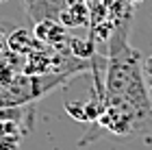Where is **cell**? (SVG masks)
I'll return each mask as SVG.
<instances>
[{
	"mask_svg": "<svg viewBox=\"0 0 152 150\" xmlns=\"http://www.w3.org/2000/svg\"><path fill=\"white\" fill-rule=\"evenodd\" d=\"M128 26L124 24L111 37L107 59V85H104V102H120L137 113L152 118L150 94L143 80L141 52L128 44Z\"/></svg>",
	"mask_w": 152,
	"mask_h": 150,
	"instance_id": "1",
	"label": "cell"
},
{
	"mask_svg": "<svg viewBox=\"0 0 152 150\" xmlns=\"http://www.w3.org/2000/svg\"><path fill=\"white\" fill-rule=\"evenodd\" d=\"M143 74L148 76V85L152 87V57H148L146 63H143Z\"/></svg>",
	"mask_w": 152,
	"mask_h": 150,
	"instance_id": "7",
	"label": "cell"
},
{
	"mask_svg": "<svg viewBox=\"0 0 152 150\" xmlns=\"http://www.w3.org/2000/svg\"><path fill=\"white\" fill-rule=\"evenodd\" d=\"M67 46H70V52L74 57H89V50H91V46L87 42H80V39H67Z\"/></svg>",
	"mask_w": 152,
	"mask_h": 150,
	"instance_id": "5",
	"label": "cell"
},
{
	"mask_svg": "<svg viewBox=\"0 0 152 150\" xmlns=\"http://www.w3.org/2000/svg\"><path fill=\"white\" fill-rule=\"evenodd\" d=\"M0 150H20V135L0 133Z\"/></svg>",
	"mask_w": 152,
	"mask_h": 150,
	"instance_id": "6",
	"label": "cell"
},
{
	"mask_svg": "<svg viewBox=\"0 0 152 150\" xmlns=\"http://www.w3.org/2000/svg\"><path fill=\"white\" fill-rule=\"evenodd\" d=\"M35 44H37L35 35H33L31 31H26V29H15V31H11L9 35H7V50L18 54V57H26V54L33 50Z\"/></svg>",
	"mask_w": 152,
	"mask_h": 150,
	"instance_id": "4",
	"label": "cell"
},
{
	"mask_svg": "<svg viewBox=\"0 0 152 150\" xmlns=\"http://www.w3.org/2000/svg\"><path fill=\"white\" fill-rule=\"evenodd\" d=\"M133 2H137V0H133Z\"/></svg>",
	"mask_w": 152,
	"mask_h": 150,
	"instance_id": "10",
	"label": "cell"
},
{
	"mask_svg": "<svg viewBox=\"0 0 152 150\" xmlns=\"http://www.w3.org/2000/svg\"><path fill=\"white\" fill-rule=\"evenodd\" d=\"M0 2H7V0H0Z\"/></svg>",
	"mask_w": 152,
	"mask_h": 150,
	"instance_id": "9",
	"label": "cell"
},
{
	"mask_svg": "<svg viewBox=\"0 0 152 150\" xmlns=\"http://www.w3.org/2000/svg\"><path fill=\"white\" fill-rule=\"evenodd\" d=\"M59 22L65 29H78V26H87L89 22V9L83 0H72L70 4H65L59 13Z\"/></svg>",
	"mask_w": 152,
	"mask_h": 150,
	"instance_id": "3",
	"label": "cell"
},
{
	"mask_svg": "<svg viewBox=\"0 0 152 150\" xmlns=\"http://www.w3.org/2000/svg\"><path fill=\"white\" fill-rule=\"evenodd\" d=\"M150 22H152V18H150Z\"/></svg>",
	"mask_w": 152,
	"mask_h": 150,
	"instance_id": "11",
	"label": "cell"
},
{
	"mask_svg": "<svg viewBox=\"0 0 152 150\" xmlns=\"http://www.w3.org/2000/svg\"><path fill=\"white\" fill-rule=\"evenodd\" d=\"M2 50H7V35L2 33V26H0V54H4Z\"/></svg>",
	"mask_w": 152,
	"mask_h": 150,
	"instance_id": "8",
	"label": "cell"
},
{
	"mask_svg": "<svg viewBox=\"0 0 152 150\" xmlns=\"http://www.w3.org/2000/svg\"><path fill=\"white\" fill-rule=\"evenodd\" d=\"M33 35H35L37 42H41L44 46H50V48H61V46L67 44V33L65 26L54 18H41L33 26Z\"/></svg>",
	"mask_w": 152,
	"mask_h": 150,
	"instance_id": "2",
	"label": "cell"
}]
</instances>
